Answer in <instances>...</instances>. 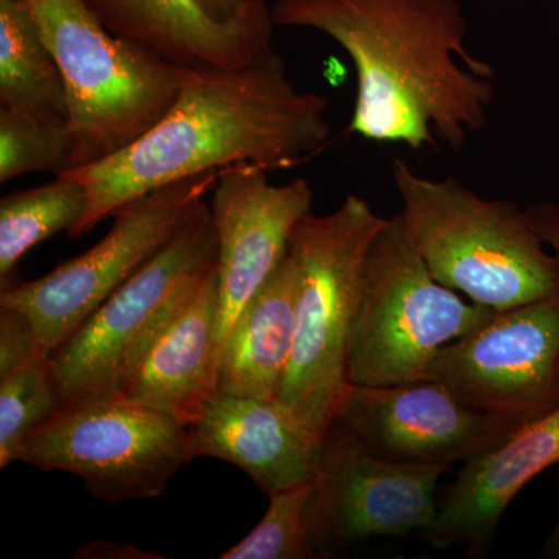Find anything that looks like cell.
Here are the masks:
<instances>
[{"instance_id": "cell-1", "label": "cell", "mask_w": 559, "mask_h": 559, "mask_svg": "<svg viewBox=\"0 0 559 559\" xmlns=\"http://www.w3.org/2000/svg\"><path fill=\"white\" fill-rule=\"evenodd\" d=\"M272 20L347 51L358 76L349 134L459 151L487 127L495 68L466 47L459 0H275Z\"/></svg>"}, {"instance_id": "cell-2", "label": "cell", "mask_w": 559, "mask_h": 559, "mask_svg": "<svg viewBox=\"0 0 559 559\" xmlns=\"http://www.w3.org/2000/svg\"><path fill=\"white\" fill-rule=\"evenodd\" d=\"M330 102L294 86L282 55L241 68H193L178 100L143 138L87 167L62 173L86 187L83 237L121 205L178 180L237 164L289 170L329 148Z\"/></svg>"}, {"instance_id": "cell-3", "label": "cell", "mask_w": 559, "mask_h": 559, "mask_svg": "<svg viewBox=\"0 0 559 559\" xmlns=\"http://www.w3.org/2000/svg\"><path fill=\"white\" fill-rule=\"evenodd\" d=\"M392 176L412 241L441 285L498 312L559 296V261L520 205L426 178L401 159Z\"/></svg>"}, {"instance_id": "cell-4", "label": "cell", "mask_w": 559, "mask_h": 559, "mask_svg": "<svg viewBox=\"0 0 559 559\" xmlns=\"http://www.w3.org/2000/svg\"><path fill=\"white\" fill-rule=\"evenodd\" d=\"M385 218L356 194L326 215L308 213L289 240L299 266L296 341L277 401L323 440L348 388L349 337L364 266Z\"/></svg>"}, {"instance_id": "cell-5", "label": "cell", "mask_w": 559, "mask_h": 559, "mask_svg": "<svg viewBox=\"0 0 559 559\" xmlns=\"http://www.w3.org/2000/svg\"><path fill=\"white\" fill-rule=\"evenodd\" d=\"M27 2L64 79L70 170L127 150L178 100L193 68L114 36L80 0Z\"/></svg>"}, {"instance_id": "cell-6", "label": "cell", "mask_w": 559, "mask_h": 559, "mask_svg": "<svg viewBox=\"0 0 559 559\" xmlns=\"http://www.w3.org/2000/svg\"><path fill=\"white\" fill-rule=\"evenodd\" d=\"M496 312L437 282L401 213L390 216L364 266L348 384L380 388L426 380L441 348L480 329Z\"/></svg>"}, {"instance_id": "cell-7", "label": "cell", "mask_w": 559, "mask_h": 559, "mask_svg": "<svg viewBox=\"0 0 559 559\" xmlns=\"http://www.w3.org/2000/svg\"><path fill=\"white\" fill-rule=\"evenodd\" d=\"M216 260L218 237L205 204L50 356L64 406L120 395Z\"/></svg>"}, {"instance_id": "cell-8", "label": "cell", "mask_w": 559, "mask_h": 559, "mask_svg": "<svg viewBox=\"0 0 559 559\" xmlns=\"http://www.w3.org/2000/svg\"><path fill=\"white\" fill-rule=\"evenodd\" d=\"M194 459L190 426L120 395L62 406L16 454L46 473L75 474L108 503L157 498Z\"/></svg>"}, {"instance_id": "cell-9", "label": "cell", "mask_w": 559, "mask_h": 559, "mask_svg": "<svg viewBox=\"0 0 559 559\" xmlns=\"http://www.w3.org/2000/svg\"><path fill=\"white\" fill-rule=\"evenodd\" d=\"M218 176L219 170L202 173L127 202L110 215L112 227L94 248L44 277L7 286L0 305L24 312L44 353L53 355L200 213Z\"/></svg>"}, {"instance_id": "cell-10", "label": "cell", "mask_w": 559, "mask_h": 559, "mask_svg": "<svg viewBox=\"0 0 559 559\" xmlns=\"http://www.w3.org/2000/svg\"><path fill=\"white\" fill-rule=\"evenodd\" d=\"M450 468L371 454L333 421L320 447L307 522L316 558L371 538H403L432 524Z\"/></svg>"}, {"instance_id": "cell-11", "label": "cell", "mask_w": 559, "mask_h": 559, "mask_svg": "<svg viewBox=\"0 0 559 559\" xmlns=\"http://www.w3.org/2000/svg\"><path fill=\"white\" fill-rule=\"evenodd\" d=\"M439 382L476 409L532 423L559 409V296L499 311L430 362Z\"/></svg>"}, {"instance_id": "cell-12", "label": "cell", "mask_w": 559, "mask_h": 559, "mask_svg": "<svg viewBox=\"0 0 559 559\" xmlns=\"http://www.w3.org/2000/svg\"><path fill=\"white\" fill-rule=\"evenodd\" d=\"M334 421L378 457L448 468L479 457L525 426L471 407L430 380L348 384Z\"/></svg>"}, {"instance_id": "cell-13", "label": "cell", "mask_w": 559, "mask_h": 559, "mask_svg": "<svg viewBox=\"0 0 559 559\" xmlns=\"http://www.w3.org/2000/svg\"><path fill=\"white\" fill-rule=\"evenodd\" d=\"M264 168L237 164L219 170L210 212L218 237L221 348L235 322L289 249L290 235L311 213L314 191L296 179L274 186Z\"/></svg>"}, {"instance_id": "cell-14", "label": "cell", "mask_w": 559, "mask_h": 559, "mask_svg": "<svg viewBox=\"0 0 559 559\" xmlns=\"http://www.w3.org/2000/svg\"><path fill=\"white\" fill-rule=\"evenodd\" d=\"M555 463H559V409L463 463L455 480L440 488L436 518L419 535L432 549L459 547L468 558H484L511 500Z\"/></svg>"}, {"instance_id": "cell-15", "label": "cell", "mask_w": 559, "mask_h": 559, "mask_svg": "<svg viewBox=\"0 0 559 559\" xmlns=\"http://www.w3.org/2000/svg\"><path fill=\"white\" fill-rule=\"evenodd\" d=\"M114 36L187 68L235 69L272 49L275 22L266 0H245L230 20L198 0H80Z\"/></svg>"}, {"instance_id": "cell-16", "label": "cell", "mask_w": 559, "mask_h": 559, "mask_svg": "<svg viewBox=\"0 0 559 559\" xmlns=\"http://www.w3.org/2000/svg\"><path fill=\"white\" fill-rule=\"evenodd\" d=\"M190 430L194 457L238 466L266 496L312 480L322 447L277 400L221 390Z\"/></svg>"}, {"instance_id": "cell-17", "label": "cell", "mask_w": 559, "mask_h": 559, "mask_svg": "<svg viewBox=\"0 0 559 559\" xmlns=\"http://www.w3.org/2000/svg\"><path fill=\"white\" fill-rule=\"evenodd\" d=\"M219 308L215 266L191 293L120 396L193 426L218 390Z\"/></svg>"}, {"instance_id": "cell-18", "label": "cell", "mask_w": 559, "mask_h": 559, "mask_svg": "<svg viewBox=\"0 0 559 559\" xmlns=\"http://www.w3.org/2000/svg\"><path fill=\"white\" fill-rule=\"evenodd\" d=\"M299 282V266L288 249L221 348V392L277 400L296 341Z\"/></svg>"}, {"instance_id": "cell-19", "label": "cell", "mask_w": 559, "mask_h": 559, "mask_svg": "<svg viewBox=\"0 0 559 559\" xmlns=\"http://www.w3.org/2000/svg\"><path fill=\"white\" fill-rule=\"evenodd\" d=\"M0 106L68 123L64 79L27 0H0Z\"/></svg>"}, {"instance_id": "cell-20", "label": "cell", "mask_w": 559, "mask_h": 559, "mask_svg": "<svg viewBox=\"0 0 559 559\" xmlns=\"http://www.w3.org/2000/svg\"><path fill=\"white\" fill-rule=\"evenodd\" d=\"M86 187L70 175L44 186L14 191L0 201V282L5 288L11 272L25 253L60 231H69L86 213Z\"/></svg>"}, {"instance_id": "cell-21", "label": "cell", "mask_w": 559, "mask_h": 559, "mask_svg": "<svg viewBox=\"0 0 559 559\" xmlns=\"http://www.w3.org/2000/svg\"><path fill=\"white\" fill-rule=\"evenodd\" d=\"M62 406L64 399L50 358L0 378V468L16 462L22 443Z\"/></svg>"}, {"instance_id": "cell-22", "label": "cell", "mask_w": 559, "mask_h": 559, "mask_svg": "<svg viewBox=\"0 0 559 559\" xmlns=\"http://www.w3.org/2000/svg\"><path fill=\"white\" fill-rule=\"evenodd\" d=\"M72 138L66 121L39 120L0 106V182L27 173L70 170Z\"/></svg>"}, {"instance_id": "cell-23", "label": "cell", "mask_w": 559, "mask_h": 559, "mask_svg": "<svg viewBox=\"0 0 559 559\" xmlns=\"http://www.w3.org/2000/svg\"><path fill=\"white\" fill-rule=\"evenodd\" d=\"M312 480L271 492L263 520L221 559H316L307 511Z\"/></svg>"}, {"instance_id": "cell-24", "label": "cell", "mask_w": 559, "mask_h": 559, "mask_svg": "<svg viewBox=\"0 0 559 559\" xmlns=\"http://www.w3.org/2000/svg\"><path fill=\"white\" fill-rule=\"evenodd\" d=\"M50 358L40 347L38 333L24 312L0 305V378Z\"/></svg>"}, {"instance_id": "cell-25", "label": "cell", "mask_w": 559, "mask_h": 559, "mask_svg": "<svg viewBox=\"0 0 559 559\" xmlns=\"http://www.w3.org/2000/svg\"><path fill=\"white\" fill-rule=\"evenodd\" d=\"M533 229L559 261V204L539 202L525 209Z\"/></svg>"}, {"instance_id": "cell-26", "label": "cell", "mask_w": 559, "mask_h": 559, "mask_svg": "<svg viewBox=\"0 0 559 559\" xmlns=\"http://www.w3.org/2000/svg\"><path fill=\"white\" fill-rule=\"evenodd\" d=\"M73 558L81 559H160L162 555L148 554L131 544L109 543V540H94L83 549L76 551Z\"/></svg>"}, {"instance_id": "cell-27", "label": "cell", "mask_w": 559, "mask_h": 559, "mask_svg": "<svg viewBox=\"0 0 559 559\" xmlns=\"http://www.w3.org/2000/svg\"><path fill=\"white\" fill-rule=\"evenodd\" d=\"M210 16L226 21L234 17L241 10L245 0H198Z\"/></svg>"}, {"instance_id": "cell-28", "label": "cell", "mask_w": 559, "mask_h": 559, "mask_svg": "<svg viewBox=\"0 0 559 559\" xmlns=\"http://www.w3.org/2000/svg\"><path fill=\"white\" fill-rule=\"evenodd\" d=\"M540 557L543 558H558L559 557V521L555 525L554 532L550 533L549 539L544 544L540 549Z\"/></svg>"}]
</instances>
